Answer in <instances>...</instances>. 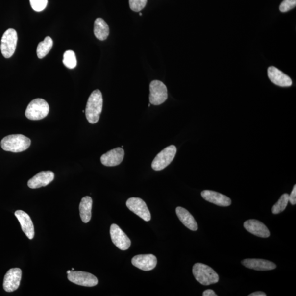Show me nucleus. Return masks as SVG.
<instances>
[{"mask_svg": "<svg viewBox=\"0 0 296 296\" xmlns=\"http://www.w3.org/2000/svg\"><path fill=\"white\" fill-rule=\"evenodd\" d=\"M103 99L102 94L99 90L92 92L87 102L85 114L88 122L91 124L99 121L102 112Z\"/></svg>", "mask_w": 296, "mask_h": 296, "instance_id": "obj_1", "label": "nucleus"}, {"mask_svg": "<svg viewBox=\"0 0 296 296\" xmlns=\"http://www.w3.org/2000/svg\"><path fill=\"white\" fill-rule=\"evenodd\" d=\"M31 145L29 138L23 135H11L4 137L1 146L4 150L20 152L28 149Z\"/></svg>", "mask_w": 296, "mask_h": 296, "instance_id": "obj_2", "label": "nucleus"}, {"mask_svg": "<svg viewBox=\"0 0 296 296\" xmlns=\"http://www.w3.org/2000/svg\"><path fill=\"white\" fill-rule=\"evenodd\" d=\"M193 274L197 281L202 285L214 284L219 281V276L217 272L203 263H197L193 266Z\"/></svg>", "mask_w": 296, "mask_h": 296, "instance_id": "obj_3", "label": "nucleus"}, {"mask_svg": "<svg viewBox=\"0 0 296 296\" xmlns=\"http://www.w3.org/2000/svg\"><path fill=\"white\" fill-rule=\"evenodd\" d=\"M49 106L45 100L36 99L32 100L25 110L26 117L31 120H40L48 116Z\"/></svg>", "mask_w": 296, "mask_h": 296, "instance_id": "obj_4", "label": "nucleus"}, {"mask_svg": "<svg viewBox=\"0 0 296 296\" xmlns=\"http://www.w3.org/2000/svg\"><path fill=\"white\" fill-rule=\"evenodd\" d=\"M177 152V148L171 145L165 148L157 155L152 162L151 168L155 171H161L165 169L172 163Z\"/></svg>", "mask_w": 296, "mask_h": 296, "instance_id": "obj_5", "label": "nucleus"}, {"mask_svg": "<svg viewBox=\"0 0 296 296\" xmlns=\"http://www.w3.org/2000/svg\"><path fill=\"white\" fill-rule=\"evenodd\" d=\"M18 41L17 31L8 29L3 34L1 41V51L3 56L10 58L15 52Z\"/></svg>", "mask_w": 296, "mask_h": 296, "instance_id": "obj_6", "label": "nucleus"}, {"mask_svg": "<svg viewBox=\"0 0 296 296\" xmlns=\"http://www.w3.org/2000/svg\"><path fill=\"white\" fill-rule=\"evenodd\" d=\"M168 89L163 82L154 80L150 84L149 101L150 104L159 105L167 100Z\"/></svg>", "mask_w": 296, "mask_h": 296, "instance_id": "obj_7", "label": "nucleus"}, {"mask_svg": "<svg viewBox=\"0 0 296 296\" xmlns=\"http://www.w3.org/2000/svg\"><path fill=\"white\" fill-rule=\"evenodd\" d=\"M68 279L72 283L78 285L93 287L98 284L97 277L89 272L72 271L68 274Z\"/></svg>", "mask_w": 296, "mask_h": 296, "instance_id": "obj_8", "label": "nucleus"}, {"mask_svg": "<svg viewBox=\"0 0 296 296\" xmlns=\"http://www.w3.org/2000/svg\"><path fill=\"white\" fill-rule=\"evenodd\" d=\"M126 206L129 210L135 213L143 220L148 222L151 220L150 212L146 202L141 198H129L126 201Z\"/></svg>", "mask_w": 296, "mask_h": 296, "instance_id": "obj_9", "label": "nucleus"}, {"mask_svg": "<svg viewBox=\"0 0 296 296\" xmlns=\"http://www.w3.org/2000/svg\"><path fill=\"white\" fill-rule=\"evenodd\" d=\"M110 234L114 244L121 250H127L130 247V239L118 225L113 224L111 225Z\"/></svg>", "mask_w": 296, "mask_h": 296, "instance_id": "obj_10", "label": "nucleus"}, {"mask_svg": "<svg viewBox=\"0 0 296 296\" xmlns=\"http://www.w3.org/2000/svg\"><path fill=\"white\" fill-rule=\"evenodd\" d=\"M22 272L20 268H12L4 276L3 287L7 293H12L19 288Z\"/></svg>", "mask_w": 296, "mask_h": 296, "instance_id": "obj_11", "label": "nucleus"}, {"mask_svg": "<svg viewBox=\"0 0 296 296\" xmlns=\"http://www.w3.org/2000/svg\"><path fill=\"white\" fill-rule=\"evenodd\" d=\"M156 257L153 254H140L132 259L134 266L142 271H149L154 270L157 265Z\"/></svg>", "mask_w": 296, "mask_h": 296, "instance_id": "obj_12", "label": "nucleus"}, {"mask_svg": "<svg viewBox=\"0 0 296 296\" xmlns=\"http://www.w3.org/2000/svg\"><path fill=\"white\" fill-rule=\"evenodd\" d=\"M124 156V151L122 148H117L111 150L101 156V164L108 167H113L122 163Z\"/></svg>", "mask_w": 296, "mask_h": 296, "instance_id": "obj_13", "label": "nucleus"}, {"mask_svg": "<svg viewBox=\"0 0 296 296\" xmlns=\"http://www.w3.org/2000/svg\"><path fill=\"white\" fill-rule=\"evenodd\" d=\"M54 178V173L52 171H41L31 178L27 186L31 189H37L48 186Z\"/></svg>", "mask_w": 296, "mask_h": 296, "instance_id": "obj_14", "label": "nucleus"}, {"mask_svg": "<svg viewBox=\"0 0 296 296\" xmlns=\"http://www.w3.org/2000/svg\"><path fill=\"white\" fill-rule=\"evenodd\" d=\"M244 226L248 232L257 237L267 238L270 237V232L261 222L256 220H249L245 222Z\"/></svg>", "mask_w": 296, "mask_h": 296, "instance_id": "obj_15", "label": "nucleus"}, {"mask_svg": "<svg viewBox=\"0 0 296 296\" xmlns=\"http://www.w3.org/2000/svg\"><path fill=\"white\" fill-rule=\"evenodd\" d=\"M268 76L275 85L280 87H290L293 84L291 78L275 67L268 69Z\"/></svg>", "mask_w": 296, "mask_h": 296, "instance_id": "obj_16", "label": "nucleus"}, {"mask_svg": "<svg viewBox=\"0 0 296 296\" xmlns=\"http://www.w3.org/2000/svg\"><path fill=\"white\" fill-rule=\"evenodd\" d=\"M15 215L20 222L23 232L29 239H33L35 235L34 226L30 217L22 210L16 211Z\"/></svg>", "mask_w": 296, "mask_h": 296, "instance_id": "obj_17", "label": "nucleus"}, {"mask_svg": "<svg viewBox=\"0 0 296 296\" xmlns=\"http://www.w3.org/2000/svg\"><path fill=\"white\" fill-rule=\"evenodd\" d=\"M242 263L249 269L258 271L273 270L276 268L274 263L262 259H245L242 261Z\"/></svg>", "mask_w": 296, "mask_h": 296, "instance_id": "obj_18", "label": "nucleus"}, {"mask_svg": "<svg viewBox=\"0 0 296 296\" xmlns=\"http://www.w3.org/2000/svg\"><path fill=\"white\" fill-rule=\"evenodd\" d=\"M201 195L205 200L219 206H229L232 203L229 197L223 194L212 191H203Z\"/></svg>", "mask_w": 296, "mask_h": 296, "instance_id": "obj_19", "label": "nucleus"}, {"mask_svg": "<svg viewBox=\"0 0 296 296\" xmlns=\"http://www.w3.org/2000/svg\"><path fill=\"white\" fill-rule=\"evenodd\" d=\"M175 212L180 222L187 228L192 231H196L198 229L197 222L190 212L182 207H177Z\"/></svg>", "mask_w": 296, "mask_h": 296, "instance_id": "obj_20", "label": "nucleus"}, {"mask_svg": "<svg viewBox=\"0 0 296 296\" xmlns=\"http://www.w3.org/2000/svg\"><path fill=\"white\" fill-rule=\"evenodd\" d=\"M94 34L96 38L100 41L107 39L109 35V27L107 23L102 18H97L95 21Z\"/></svg>", "mask_w": 296, "mask_h": 296, "instance_id": "obj_21", "label": "nucleus"}, {"mask_svg": "<svg viewBox=\"0 0 296 296\" xmlns=\"http://www.w3.org/2000/svg\"><path fill=\"white\" fill-rule=\"evenodd\" d=\"M92 199L90 197H85L82 198L80 203L79 210L81 220L85 223H88L91 219Z\"/></svg>", "mask_w": 296, "mask_h": 296, "instance_id": "obj_22", "label": "nucleus"}, {"mask_svg": "<svg viewBox=\"0 0 296 296\" xmlns=\"http://www.w3.org/2000/svg\"><path fill=\"white\" fill-rule=\"evenodd\" d=\"M53 42L49 36L46 37L43 41H41L37 48V55L40 59L44 58L48 55L50 49H52Z\"/></svg>", "mask_w": 296, "mask_h": 296, "instance_id": "obj_23", "label": "nucleus"}, {"mask_svg": "<svg viewBox=\"0 0 296 296\" xmlns=\"http://www.w3.org/2000/svg\"><path fill=\"white\" fill-rule=\"evenodd\" d=\"M289 194L285 193L282 195L278 201L272 207V213L274 215L280 214L284 211L289 202Z\"/></svg>", "mask_w": 296, "mask_h": 296, "instance_id": "obj_24", "label": "nucleus"}, {"mask_svg": "<svg viewBox=\"0 0 296 296\" xmlns=\"http://www.w3.org/2000/svg\"><path fill=\"white\" fill-rule=\"evenodd\" d=\"M63 63L69 69L75 68L77 66V59L75 52L68 50L63 55Z\"/></svg>", "mask_w": 296, "mask_h": 296, "instance_id": "obj_25", "label": "nucleus"}, {"mask_svg": "<svg viewBox=\"0 0 296 296\" xmlns=\"http://www.w3.org/2000/svg\"><path fill=\"white\" fill-rule=\"evenodd\" d=\"M147 0H129V7L134 12H140L147 4Z\"/></svg>", "mask_w": 296, "mask_h": 296, "instance_id": "obj_26", "label": "nucleus"}, {"mask_svg": "<svg viewBox=\"0 0 296 296\" xmlns=\"http://www.w3.org/2000/svg\"><path fill=\"white\" fill-rule=\"evenodd\" d=\"M30 5L36 12H41L45 10L48 5V0H30Z\"/></svg>", "mask_w": 296, "mask_h": 296, "instance_id": "obj_27", "label": "nucleus"}, {"mask_svg": "<svg viewBox=\"0 0 296 296\" xmlns=\"http://www.w3.org/2000/svg\"><path fill=\"white\" fill-rule=\"evenodd\" d=\"M296 6V0H284L279 9L281 12H286L292 10Z\"/></svg>", "mask_w": 296, "mask_h": 296, "instance_id": "obj_28", "label": "nucleus"}, {"mask_svg": "<svg viewBox=\"0 0 296 296\" xmlns=\"http://www.w3.org/2000/svg\"><path fill=\"white\" fill-rule=\"evenodd\" d=\"M289 202L291 203V205H295L296 203V185L295 184L293 189L292 192H291L290 195L289 196Z\"/></svg>", "mask_w": 296, "mask_h": 296, "instance_id": "obj_29", "label": "nucleus"}, {"mask_svg": "<svg viewBox=\"0 0 296 296\" xmlns=\"http://www.w3.org/2000/svg\"><path fill=\"white\" fill-rule=\"evenodd\" d=\"M203 296H217V295L212 290H206L203 293Z\"/></svg>", "mask_w": 296, "mask_h": 296, "instance_id": "obj_30", "label": "nucleus"}, {"mask_svg": "<svg viewBox=\"0 0 296 296\" xmlns=\"http://www.w3.org/2000/svg\"><path fill=\"white\" fill-rule=\"evenodd\" d=\"M267 295L261 291H257V292L249 294L248 296H266Z\"/></svg>", "mask_w": 296, "mask_h": 296, "instance_id": "obj_31", "label": "nucleus"}, {"mask_svg": "<svg viewBox=\"0 0 296 296\" xmlns=\"http://www.w3.org/2000/svg\"><path fill=\"white\" fill-rule=\"evenodd\" d=\"M71 272V271H67V274H69V273H70Z\"/></svg>", "mask_w": 296, "mask_h": 296, "instance_id": "obj_32", "label": "nucleus"}, {"mask_svg": "<svg viewBox=\"0 0 296 296\" xmlns=\"http://www.w3.org/2000/svg\"><path fill=\"white\" fill-rule=\"evenodd\" d=\"M140 16H141L142 15V13H140Z\"/></svg>", "mask_w": 296, "mask_h": 296, "instance_id": "obj_33", "label": "nucleus"}, {"mask_svg": "<svg viewBox=\"0 0 296 296\" xmlns=\"http://www.w3.org/2000/svg\"><path fill=\"white\" fill-rule=\"evenodd\" d=\"M72 271H74V268H72Z\"/></svg>", "mask_w": 296, "mask_h": 296, "instance_id": "obj_34", "label": "nucleus"}]
</instances>
